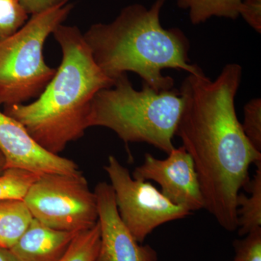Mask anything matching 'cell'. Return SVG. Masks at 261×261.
Segmentation results:
<instances>
[{
  "label": "cell",
  "instance_id": "6da1fadb",
  "mask_svg": "<svg viewBox=\"0 0 261 261\" xmlns=\"http://www.w3.org/2000/svg\"><path fill=\"white\" fill-rule=\"evenodd\" d=\"M188 74L180 89L176 135L193 161L205 209L221 227L233 231L238 228V196L250 181V166L261 161L235 109L243 68L228 63L213 81L202 70Z\"/></svg>",
  "mask_w": 261,
  "mask_h": 261
},
{
  "label": "cell",
  "instance_id": "7a4b0ae2",
  "mask_svg": "<svg viewBox=\"0 0 261 261\" xmlns=\"http://www.w3.org/2000/svg\"><path fill=\"white\" fill-rule=\"evenodd\" d=\"M53 34L63 54L54 76L34 102L5 106L3 112L20 122L42 147L59 154L83 137L92 99L114 81L94 61L78 27L61 24Z\"/></svg>",
  "mask_w": 261,
  "mask_h": 261
},
{
  "label": "cell",
  "instance_id": "3957f363",
  "mask_svg": "<svg viewBox=\"0 0 261 261\" xmlns=\"http://www.w3.org/2000/svg\"><path fill=\"white\" fill-rule=\"evenodd\" d=\"M166 0H156L150 8L128 5L111 23L93 24L83 34L94 61L113 81L133 72L143 83L160 91L169 90L173 80L164 76V69L202 70L190 63V44L180 29H166L160 20Z\"/></svg>",
  "mask_w": 261,
  "mask_h": 261
},
{
  "label": "cell",
  "instance_id": "277c9868",
  "mask_svg": "<svg viewBox=\"0 0 261 261\" xmlns=\"http://www.w3.org/2000/svg\"><path fill=\"white\" fill-rule=\"evenodd\" d=\"M182 108L179 92L158 91L143 83L134 88L126 74L101 89L91 103L88 128L106 127L126 143L145 142L168 154L175 149Z\"/></svg>",
  "mask_w": 261,
  "mask_h": 261
},
{
  "label": "cell",
  "instance_id": "5b68a950",
  "mask_svg": "<svg viewBox=\"0 0 261 261\" xmlns=\"http://www.w3.org/2000/svg\"><path fill=\"white\" fill-rule=\"evenodd\" d=\"M72 9L67 3L32 15L18 32L0 39V106L24 104L42 93L57 69L44 60V44Z\"/></svg>",
  "mask_w": 261,
  "mask_h": 261
},
{
  "label": "cell",
  "instance_id": "8992f818",
  "mask_svg": "<svg viewBox=\"0 0 261 261\" xmlns=\"http://www.w3.org/2000/svg\"><path fill=\"white\" fill-rule=\"evenodd\" d=\"M23 201L34 219L53 229L80 232L98 221L95 194L80 171L40 176Z\"/></svg>",
  "mask_w": 261,
  "mask_h": 261
},
{
  "label": "cell",
  "instance_id": "52a82bcc",
  "mask_svg": "<svg viewBox=\"0 0 261 261\" xmlns=\"http://www.w3.org/2000/svg\"><path fill=\"white\" fill-rule=\"evenodd\" d=\"M104 168L111 180L120 217L139 243H143L161 225L192 214L173 204L149 182L135 179L114 156H110Z\"/></svg>",
  "mask_w": 261,
  "mask_h": 261
},
{
  "label": "cell",
  "instance_id": "ba28073f",
  "mask_svg": "<svg viewBox=\"0 0 261 261\" xmlns=\"http://www.w3.org/2000/svg\"><path fill=\"white\" fill-rule=\"evenodd\" d=\"M167 159L159 160L146 153L145 161L135 168V179L157 182L161 193L176 205L190 212L205 209L200 182L191 156L183 147L175 148Z\"/></svg>",
  "mask_w": 261,
  "mask_h": 261
},
{
  "label": "cell",
  "instance_id": "9c48e42d",
  "mask_svg": "<svg viewBox=\"0 0 261 261\" xmlns=\"http://www.w3.org/2000/svg\"><path fill=\"white\" fill-rule=\"evenodd\" d=\"M0 151L6 161V169L23 170L39 176L80 171L75 162L44 149L20 122L1 110Z\"/></svg>",
  "mask_w": 261,
  "mask_h": 261
},
{
  "label": "cell",
  "instance_id": "30bf717a",
  "mask_svg": "<svg viewBox=\"0 0 261 261\" xmlns=\"http://www.w3.org/2000/svg\"><path fill=\"white\" fill-rule=\"evenodd\" d=\"M94 192L100 228V246L96 261H158L157 252L149 245H141L123 224L111 185L100 182Z\"/></svg>",
  "mask_w": 261,
  "mask_h": 261
},
{
  "label": "cell",
  "instance_id": "8fae6325",
  "mask_svg": "<svg viewBox=\"0 0 261 261\" xmlns=\"http://www.w3.org/2000/svg\"><path fill=\"white\" fill-rule=\"evenodd\" d=\"M78 233L53 229L34 219L10 250L18 261H59Z\"/></svg>",
  "mask_w": 261,
  "mask_h": 261
},
{
  "label": "cell",
  "instance_id": "7c38bea8",
  "mask_svg": "<svg viewBox=\"0 0 261 261\" xmlns=\"http://www.w3.org/2000/svg\"><path fill=\"white\" fill-rule=\"evenodd\" d=\"M33 219L23 200H0V247L11 248L27 231Z\"/></svg>",
  "mask_w": 261,
  "mask_h": 261
},
{
  "label": "cell",
  "instance_id": "4fadbf2b",
  "mask_svg": "<svg viewBox=\"0 0 261 261\" xmlns=\"http://www.w3.org/2000/svg\"><path fill=\"white\" fill-rule=\"evenodd\" d=\"M255 165L257 169L253 178L245 185L250 195L240 192L237 200L240 236L261 227V161Z\"/></svg>",
  "mask_w": 261,
  "mask_h": 261
},
{
  "label": "cell",
  "instance_id": "5bb4252c",
  "mask_svg": "<svg viewBox=\"0 0 261 261\" xmlns=\"http://www.w3.org/2000/svg\"><path fill=\"white\" fill-rule=\"evenodd\" d=\"M243 0H177V6L189 10L193 25L204 23L211 17L237 19L240 15Z\"/></svg>",
  "mask_w": 261,
  "mask_h": 261
},
{
  "label": "cell",
  "instance_id": "9a60e30c",
  "mask_svg": "<svg viewBox=\"0 0 261 261\" xmlns=\"http://www.w3.org/2000/svg\"><path fill=\"white\" fill-rule=\"evenodd\" d=\"M100 246L99 223L77 233L68 250L59 261H96Z\"/></svg>",
  "mask_w": 261,
  "mask_h": 261
},
{
  "label": "cell",
  "instance_id": "2e32d148",
  "mask_svg": "<svg viewBox=\"0 0 261 261\" xmlns=\"http://www.w3.org/2000/svg\"><path fill=\"white\" fill-rule=\"evenodd\" d=\"M40 176L20 169H6L0 175V200H23L25 194Z\"/></svg>",
  "mask_w": 261,
  "mask_h": 261
},
{
  "label": "cell",
  "instance_id": "e0dca14e",
  "mask_svg": "<svg viewBox=\"0 0 261 261\" xmlns=\"http://www.w3.org/2000/svg\"><path fill=\"white\" fill-rule=\"evenodd\" d=\"M18 0H0V39L10 37L28 21Z\"/></svg>",
  "mask_w": 261,
  "mask_h": 261
},
{
  "label": "cell",
  "instance_id": "ac0fdd59",
  "mask_svg": "<svg viewBox=\"0 0 261 261\" xmlns=\"http://www.w3.org/2000/svg\"><path fill=\"white\" fill-rule=\"evenodd\" d=\"M242 128L245 136L256 150L261 152V99L249 101L244 108Z\"/></svg>",
  "mask_w": 261,
  "mask_h": 261
},
{
  "label": "cell",
  "instance_id": "d6986e66",
  "mask_svg": "<svg viewBox=\"0 0 261 261\" xmlns=\"http://www.w3.org/2000/svg\"><path fill=\"white\" fill-rule=\"evenodd\" d=\"M235 255L233 261H261V227L233 242Z\"/></svg>",
  "mask_w": 261,
  "mask_h": 261
},
{
  "label": "cell",
  "instance_id": "ffe728a7",
  "mask_svg": "<svg viewBox=\"0 0 261 261\" xmlns=\"http://www.w3.org/2000/svg\"><path fill=\"white\" fill-rule=\"evenodd\" d=\"M240 16L254 30L261 32V0H243Z\"/></svg>",
  "mask_w": 261,
  "mask_h": 261
},
{
  "label": "cell",
  "instance_id": "44dd1931",
  "mask_svg": "<svg viewBox=\"0 0 261 261\" xmlns=\"http://www.w3.org/2000/svg\"><path fill=\"white\" fill-rule=\"evenodd\" d=\"M27 14L34 15L66 5L68 0H18Z\"/></svg>",
  "mask_w": 261,
  "mask_h": 261
},
{
  "label": "cell",
  "instance_id": "7402d4cb",
  "mask_svg": "<svg viewBox=\"0 0 261 261\" xmlns=\"http://www.w3.org/2000/svg\"><path fill=\"white\" fill-rule=\"evenodd\" d=\"M0 261H18L10 249L0 247Z\"/></svg>",
  "mask_w": 261,
  "mask_h": 261
},
{
  "label": "cell",
  "instance_id": "603a6c76",
  "mask_svg": "<svg viewBox=\"0 0 261 261\" xmlns=\"http://www.w3.org/2000/svg\"><path fill=\"white\" fill-rule=\"evenodd\" d=\"M5 170H6V161H5L4 155L0 151V175L4 173Z\"/></svg>",
  "mask_w": 261,
  "mask_h": 261
}]
</instances>
